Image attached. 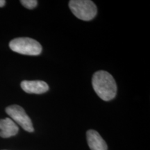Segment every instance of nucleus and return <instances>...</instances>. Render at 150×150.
<instances>
[{
  "mask_svg": "<svg viewBox=\"0 0 150 150\" xmlns=\"http://www.w3.org/2000/svg\"><path fill=\"white\" fill-rule=\"evenodd\" d=\"M69 6L76 18L83 21H90L96 16V6L90 0H72Z\"/></svg>",
  "mask_w": 150,
  "mask_h": 150,
  "instance_id": "obj_3",
  "label": "nucleus"
},
{
  "mask_svg": "<svg viewBox=\"0 0 150 150\" xmlns=\"http://www.w3.org/2000/svg\"><path fill=\"white\" fill-rule=\"evenodd\" d=\"M86 138L91 150H107L108 146L98 132L93 129L86 133Z\"/></svg>",
  "mask_w": 150,
  "mask_h": 150,
  "instance_id": "obj_6",
  "label": "nucleus"
},
{
  "mask_svg": "<svg viewBox=\"0 0 150 150\" xmlns=\"http://www.w3.org/2000/svg\"><path fill=\"white\" fill-rule=\"evenodd\" d=\"M18 125L11 118L0 120V137L8 138L14 136L18 133Z\"/></svg>",
  "mask_w": 150,
  "mask_h": 150,
  "instance_id": "obj_7",
  "label": "nucleus"
},
{
  "mask_svg": "<svg viewBox=\"0 0 150 150\" xmlns=\"http://www.w3.org/2000/svg\"><path fill=\"white\" fill-rule=\"evenodd\" d=\"M6 112L11 117V119L16 124L20 125L27 132L34 131L32 122L24 108L18 105H12L6 108Z\"/></svg>",
  "mask_w": 150,
  "mask_h": 150,
  "instance_id": "obj_4",
  "label": "nucleus"
},
{
  "mask_svg": "<svg viewBox=\"0 0 150 150\" xmlns=\"http://www.w3.org/2000/svg\"><path fill=\"white\" fill-rule=\"evenodd\" d=\"M11 50L24 55L36 56L42 52V46L38 41L30 38H18L9 43Z\"/></svg>",
  "mask_w": 150,
  "mask_h": 150,
  "instance_id": "obj_2",
  "label": "nucleus"
},
{
  "mask_svg": "<svg viewBox=\"0 0 150 150\" xmlns=\"http://www.w3.org/2000/svg\"><path fill=\"white\" fill-rule=\"evenodd\" d=\"M92 84L97 95L104 101H110L116 96L115 81L108 72L100 70L95 72L92 79Z\"/></svg>",
  "mask_w": 150,
  "mask_h": 150,
  "instance_id": "obj_1",
  "label": "nucleus"
},
{
  "mask_svg": "<svg viewBox=\"0 0 150 150\" xmlns=\"http://www.w3.org/2000/svg\"><path fill=\"white\" fill-rule=\"evenodd\" d=\"M20 2L24 7H26L28 9L34 8L38 4V1L35 0H22V1H20Z\"/></svg>",
  "mask_w": 150,
  "mask_h": 150,
  "instance_id": "obj_8",
  "label": "nucleus"
},
{
  "mask_svg": "<svg viewBox=\"0 0 150 150\" xmlns=\"http://www.w3.org/2000/svg\"><path fill=\"white\" fill-rule=\"evenodd\" d=\"M21 88L24 92L29 94H42L49 90L48 84L42 81H23Z\"/></svg>",
  "mask_w": 150,
  "mask_h": 150,
  "instance_id": "obj_5",
  "label": "nucleus"
},
{
  "mask_svg": "<svg viewBox=\"0 0 150 150\" xmlns=\"http://www.w3.org/2000/svg\"><path fill=\"white\" fill-rule=\"evenodd\" d=\"M6 1L4 0H0V7H3L5 5Z\"/></svg>",
  "mask_w": 150,
  "mask_h": 150,
  "instance_id": "obj_9",
  "label": "nucleus"
}]
</instances>
